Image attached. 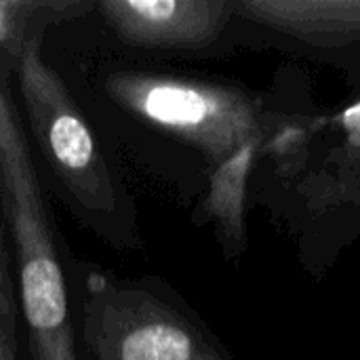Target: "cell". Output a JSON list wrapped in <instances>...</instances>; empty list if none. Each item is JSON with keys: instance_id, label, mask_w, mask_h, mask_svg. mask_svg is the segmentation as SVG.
<instances>
[{"instance_id": "cell-1", "label": "cell", "mask_w": 360, "mask_h": 360, "mask_svg": "<svg viewBox=\"0 0 360 360\" xmlns=\"http://www.w3.org/2000/svg\"><path fill=\"white\" fill-rule=\"evenodd\" d=\"M0 211L32 360H80L53 224L17 105L0 78Z\"/></svg>"}, {"instance_id": "cell-2", "label": "cell", "mask_w": 360, "mask_h": 360, "mask_svg": "<svg viewBox=\"0 0 360 360\" xmlns=\"http://www.w3.org/2000/svg\"><path fill=\"white\" fill-rule=\"evenodd\" d=\"M23 110L44 162L70 196L78 217L114 247L139 243L131 205L63 80L42 59L40 42L15 59Z\"/></svg>"}, {"instance_id": "cell-3", "label": "cell", "mask_w": 360, "mask_h": 360, "mask_svg": "<svg viewBox=\"0 0 360 360\" xmlns=\"http://www.w3.org/2000/svg\"><path fill=\"white\" fill-rule=\"evenodd\" d=\"M82 340L93 360H219L169 304L152 291L86 274Z\"/></svg>"}, {"instance_id": "cell-4", "label": "cell", "mask_w": 360, "mask_h": 360, "mask_svg": "<svg viewBox=\"0 0 360 360\" xmlns=\"http://www.w3.org/2000/svg\"><path fill=\"white\" fill-rule=\"evenodd\" d=\"M108 95L141 120L181 135L207 152H224L240 131L238 105L224 93L188 80L141 72H116Z\"/></svg>"}, {"instance_id": "cell-5", "label": "cell", "mask_w": 360, "mask_h": 360, "mask_svg": "<svg viewBox=\"0 0 360 360\" xmlns=\"http://www.w3.org/2000/svg\"><path fill=\"white\" fill-rule=\"evenodd\" d=\"M97 8L120 40L141 49L202 44L217 32L224 11L198 0H103Z\"/></svg>"}, {"instance_id": "cell-6", "label": "cell", "mask_w": 360, "mask_h": 360, "mask_svg": "<svg viewBox=\"0 0 360 360\" xmlns=\"http://www.w3.org/2000/svg\"><path fill=\"white\" fill-rule=\"evenodd\" d=\"M93 6L97 4L82 0H0V49L17 59L27 44L40 42L49 27Z\"/></svg>"}, {"instance_id": "cell-7", "label": "cell", "mask_w": 360, "mask_h": 360, "mask_svg": "<svg viewBox=\"0 0 360 360\" xmlns=\"http://www.w3.org/2000/svg\"><path fill=\"white\" fill-rule=\"evenodd\" d=\"M0 360H19V304L6 224L0 211Z\"/></svg>"}, {"instance_id": "cell-8", "label": "cell", "mask_w": 360, "mask_h": 360, "mask_svg": "<svg viewBox=\"0 0 360 360\" xmlns=\"http://www.w3.org/2000/svg\"><path fill=\"white\" fill-rule=\"evenodd\" d=\"M342 122H344L346 131L350 133V139L360 146V103L352 105V108H348V110L344 112Z\"/></svg>"}]
</instances>
